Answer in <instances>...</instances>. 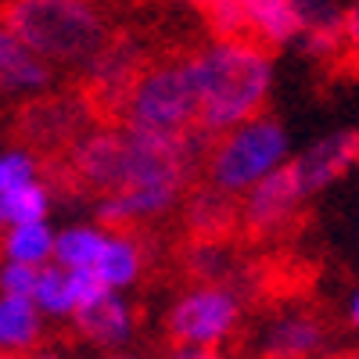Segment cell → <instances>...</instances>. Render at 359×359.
I'll use <instances>...</instances> for the list:
<instances>
[{"mask_svg": "<svg viewBox=\"0 0 359 359\" xmlns=\"http://www.w3.org/2000/svg\"><path fill=\"white\" fill-rule=\"evenodd\" d=\"M198 94H201V123L208 137H223L237 126L262 115L269 90H273V54L255 40H212L191 54Z\"/></svg>", "mask_w": 359, "mask_h": 359, "instance_id": "cell-2", "label": "cell"}, {"mask_svg": "<svg viewBox=\"0 0 359 359\" xmlns=\"http://www.w3.org/2000/svg\"><path fill=\"white\" fill-rule=\"evenodd\" d=\"M69 287H72V302H76V313H86L94 309L97 302H104L108 294H115L94 269H76V273H69ZM76 320V316H72Z\"/></svg>", "mask_w": 359, "mask_h": 359, "instance_id": "cell-25", "label": "cell"}, {"mask_svg": "<svg viewBox=\"0 0 359 359\" xmlns=\"http://www.w3.org/2000/svg\"><path fill=\"white\" fill-rule=\"evenodd\" d=\"M36 180H40V165H36V158L29 151H22V147L0 151V194L22 191L29 184H36Z\"/></svg>", "mask_w": 359, "mask_h": 359, "instance_id": "cell-24", "label": "cell"}, {"mask_svg": "<svg viewBox=\"0 0 359 359\" xmlns=\"http://www.w3.org/2000/svg\"><path fill=\"white\" fill-rule=\"evenodd\" d=\"M33 302L43 316H57V320H72L76 316V302H72V287H69V269L62 266H43L40 280L33 291Z\"/></svg>", "mask_w": 359, "mask_h": 359, "instance_id": "cell-22", "label": "cell"}, {"mask_svg": "<svg viewBox=\"0 0 359 359\" xmlns=\"http://www.w3.org/2000/svg\"><path fill=\"white\" fill-rule=\"evenodd\" d=\"M4 25L47 65L83 72L111 43V29L94 0H11Z\"/></svg>", "mask_w": 359, "mask_h": 359, "instance_id": "cell-3", "label": "cell"}, {"mask_svg": "<svg viewBox=\"0 0 359 359\" xmlns=\"http://www.w3.org/2000/svg\"><path fill=\"white\" fill-rule=\"evenodd\" d=\"M40 280V269L33 266H22V262H0V294H11V298H33Z\"/></svg>", "mask_w": 359, "mask_h": 359, "instance_id": "cell-26", "label": "cell"}, {"mask_svg": "<svg viewBox=\"0 0 359 359\" xmlns=\"http://www.w3.org/2000/svg\"><path fill=\"white\" fill-rule=\"evenodd\" d=\"M29 359H62V355H54V352H36V355H29Z\"/></svg>", "mask_w": 359, "mask_h": 359, "instance_id": "cell-30", "label": "cell"}, {"mask_svg": "<svg viewBox=\"0 0 359 359\" xmlns=\"http://www.w3.org/2000/svg\"><path fill=\"white\" fill-rule=\"evenodd\" d=\"M111 359H133V355H111Z\"/></svg>", "mask_w": 359, "mask_h": 359, "instance_id": "cell-31", "label": "cell"}, {"mask_svg": "<svg viewBox=\"0 0 359 359\" xmlns=\"http://www.w3.org/2000/svg\"><path fill=\"white\" fill-rule=\"evenodd\" d=\"M241 323V294L230 284H194L169 306L165 327L176 345L219 348Z\"/></svg>", "mask_w": 359, "mask_h": 359, "instance_id": "cell-6", "label": "cell"}, {"mask_svg": "<svg viewBox=\"0 0 359 359\" xmlns=\"http://www.w3.org/2000/svg\"><path fill=\"white\" fill-rule=\"evenodd\" d=\"M355 165H359V130L327 133L291 158V169L298 176V184H302L306 198H316L320 191L338 184Z\"/></svg>", "mask_w": 359, "mask_h": 359, "instance_id": "cell-8", "label": "cell"}, {"mask_svg": "<svg viewBox=\"0 0 359 359\" xmlns=\"http://www.w3.org/2000/svg\"><path fill=\"white\" fill-rule=\"evenodd\" d=\"M323 323L313 313H287L273 320L262 334L266 359H309L323 348Z\"/></svg>", "mask_w": 359, "mask_h": 359, "instance_id": "cell-13", "label": "cell"}, {"mask_svg": "<svg viewBox=\"0 0 359 359\" xmlns=\"http://www.w3.org/2000/svg\"><path fill=\"white\" fill-rule=\"evenodd\" d=\"M50 212V191L40 184H29L22 191L0 194V230L22 226V223H43Z\"/></svg>", "mask_w": 359, "mask_h": 359, "instance_id": "cell-21", "label": "cell"}, {"mask_svg": "<svg viewBox=\"0 0 359 359\" xmlns=\"http://www.w3.org/2000/svg\"><path fill=\"white\" fill-rule=\"evenodd\" d=\"M169 359H219L216 348H187V345H176L169 352Z\"/></svg>", "mask_w": 359, "mask_h": 359, "instance_id": "cell-28", "label": "cell"}, {"mask_svg": "<svg viewBox=\"0 0 359 359\" xmlns=\"http://www.w3.org/2000/svg\"><path fill=\"white\" fill-rule=\"evenodd\" d=\"M133 306L126 302L123 294H108L104 302H97L94 309L76 313V327L86 341H94L101 348H118L133 338Z\"/></svg>", "mask_w": 359, "mask_h": 359, "instance_id": "cell-14", "label": "cell"}, {"mask_svg": "<svg viewBox=\"0 0 359 359\" xmlns=\"http://www.w3.org/2000/svg\"><path fill=\"white\" fill-rule=\"evenodd\" d=\"M194 11L205 18V25L216 33V40H248L245 22V0H191Z\"/></svg>", "mask_w": 359, "mask_h": 359, "instance_id": "cell-23", "label": "cell"}, {"mask_svg": "<svg viewBox=\"0 0 359 359\" xmlns=\"http://www.w3.org/2000/svg\"><path fill=\"white\" fill-rule=\"evenodd\" d=\"M43 334V313L33 298L0 294V355H22Z\"/></svg>", "mask_w": 359, "mask_h": 359, "instance_id": "cell-17", "label": "cell"}, {"mask_svg": "<svg viewBox=\"0 0 359 359\" xmlns=\"http://www.w3.org/2000/svg\"><path fill=\"white\" fill-rule=\"evenodd\" d=\"M345 47L359 54V0L345 4Z\"/></svg>", "mask_w": 359, "mask_h": 359, "instance_id": "cell-27", "label": "cell"}, {"mask_svg": "<svg viewBox=\"0 0 359 359\" xmlns=\"http://www.w3.org/2000/svg\"><path fill=\"white\" fill-rule=\"evenodd\" d=\"M151 65V62H144V54L133 40H115L97 54V62L86 69L90 83L97 86V94L111 104V108H123V101L130 97V90L133 83L140 79V72Z\"/></svg>", "mask_w": 359, "mask_h": 359, "instance_id": "cell-10", "label": "cell"}, {"mask_svg": "<svg viewBox=\"0 0 359 359\" xmlns=\"http://www.w3.org/2000/svg\"><path fill=\"white\" fill-rule=\"evenodd\" d=\"M54 245H57V230L43 219V223H22V226H8L0 233V255L8 262H22L43 269L54 262Z\"/></svg>", "mask_w": 359, "mask_h": 359, "instance_id": "cell-18", "label": "cell"}, {"mask_svg": "<svg viewBox=\"0 0 359 359\" xmlns=\"http://www.w3.org/2000/svg\"><path fill=\"white\" fill-rule=\"evenodd\" d=\"M345 320H348L352 331H359V287H352L348 302H345Z\"/></svg>", "mask_w": 359, "mask_h": 359, "instance_id": "cell-29", "label": "cell"}, {"mask_svg": "<svg viewBox=\"0 0 359 359\" xmlns=\"http://www.w3.org/2000/svg\"><path fill=\"white\" fill-rule=\"evenodd\" d=\"M208 151H212V137L201 130L187 137H155L115 126L79 137L72 165L86 187L101 194H123L144 184H162V180L191 184L198 162H205Z\"/></svg>", "mask_w": 359, "mask_h": 359, "instance_id": "cell-1", "label": "cell"}, {"mask_svg": "<svg viewBox=\"0 0 359 359\" xmlns=\"http://www.w3.org/2000/svg\"><path fill=\"white\" fill-rule=\"evenodd\" d=\"M291 158V137L284 123H277L273 115H259L212 140V151L205 158V180L219 194L241 201L252 187L284 169Z\"/></svg>", "mask_w": 359, "mask_h": 359, "instance_id": "cell-5", "label": "cell"}, {"mask_svg": "<svg viewBox=\"0 0 359 359\" xmlns=\"http://www.w3.org/2000/svg\"><path fill=\"white\" fill-rule=\"evenodd\" d=\"M47 86L50 65L0 22V94H40Z\"/></svg>", "mask_w": 359, "mask_h": 359, "instance_id": "cell-12", "label": "cell"}, {"mask_svg": "<svg viewBox=\"0 0 359 359\" xmlns=\"http://www.w3.org/2000/svg\"><path fill=\"white\" fill-rule=\"evenodd\" d=\"M302 43L313 57H334L345 47V4L338 0H298Z\"/></svg>", "mask_w": 359, "mask_h": 359, "instance_id": "cell-15", "label": "cell"}, {"mask_svg": "<svg viewBox=\"0 0 359 359\" xmlns=\"http://www.w3.org/2000/svg\"><path fill=\"white\" fill-rule=\"evenodd\" d=\"M0 359H8V355H0Z\"/></svg>", "mask_w": 359, "mask_h": 359, "instance_id": "cell-32", "label": "cell"}, {"mask_svg": "<svg viewBox=\"0 0 359 359\" xmlns=\"http://www.w3.org/2000/svg\"><path fill=\"white\" fill-rule=\"evenodd\" d=\"M123 126L155 137H187L201 123V94L191 54L151 62L118 108Z\"/></svg>", "mask_w": 359, "mask_h": 359, "instance_id": "cell-4", "label": "cell"}, {"mask_svg": "<svg viewBox=\"0 0 359 359\" xmlns=\"http://www.w3.org/2000/svg\"><path fill=\"white\" fill-rule=\"evenodd\" d=\"M187 194H191V184H184V180H162V184H144L123 194H104L97 201V219L104 223V230H123L130 223L158 219L172 212Z\"/></svg>", "mask_w": 359, "mask_h": 359, "instance_id": "cell-9", "label": "cell"}, {"mask_svg": "<svg viewBox=\"0 0 359 359\" xmlns=\"http://www.w3.org/2000/svg\"><path fill=\"white\" fill-rule=\"evenodd\" d=\"M355 359H359V355H355Z\"/></svg>", "mask_w": 359, "mask_h": 359, "instance_id": "cell-33", "label": "cell"}, {"mask_svg": "<svg viewBox=\"0 0 359 359\" xmlns=\"http://www.w3.org/2000/svg\"><path fill=\"white\" fill-rule=\"evenodd\" d=\"M306 201L309 198H306L302 184H298V176L287 162L284 169L266 176L259 187H252L241 201H237V212H241L237 219L259 237H273V233H280L284 226H291L298 219Z\"/></svg>", "mask_w": 359, "mask_h": 359, "instance_id": "cell-7", "label": "cell"}, {"mask_svg": "<svg viewBox=\"0 0 359 359\" xmlns=\"http://www.w3.org/2000/svg\"><path fill=\"white\" fill-rule=\"evenodd\" d=\"M248 40L273 50L302 40V8L298 0H245Z\"/></svg>", "mask_w": 359, "mask_h": 359, "instance_id": "cell-11", "label": "cell"}, {"mask_svg": "<svg viewBox=\"0 0 359 359\" xmlns=\"http://www.w3.org/2000/svg\"><path fill=\"white\" fill-rule=\"evenodd\" d=\"M94 273L115 294L130 291L140 280V273H144V248L137 245V237L126 233V230H108V241L101 248V259L94 266Z\"/></svg>", "mask_w": 359, "mask_h": 359, "instance_id": "cell-16", "label": "cell"}, {"mask_svg": "<svg viewBox=\"0 0 359 359\" xmlns=\"http://www.w3.org/2000/svg\"><path fill=\"white\" fill-rule=\"evenodd\" d=\"M233 216H241L237 212V198H226L216 187L205 184L201 191L187 194V226L198 237H205V241H216V237L233 223Z\"/></svg>", "mask_w": 359, "mask_h": 359, "instance_id": "cell-19", "label": "cell"}, {"mask_svg": "<svg viewBox=\"0 0 359 359\" xmlns=\"http://www.w3.org/2000/svg\"><path fill=\"white\" fill-rule=\"evenodd\" d=\"M108 241V230L101 226H90V223H79V226H65L57 230V245H54V266L69 269H94L97 259H101V248Z\"/></svg>", "mask_w": 359, "mask_h": 359, "instance_id": "cell-20", "label": "cell"}]
</instances>
